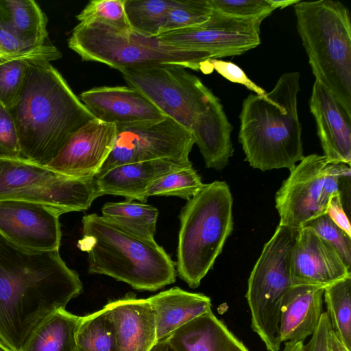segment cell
<instances>
[{"instance_id": "obj_1", "label": "cell", "mask_w": 351, "mask_h": 351, "mask_svg": "<svg viewBox=\"0 0 351 351\" xmlns=\"http://www.w3.org/2000/svg\"><path fill=\"white\" fill-rule=\"evenodd\" d=\"M82 291L59 250L21 247L0 235V340L19 351L33 328Z\"/></svg>"}, {"instance_id": "obj_2", "label": "cell", "mask_w": 351, "mask_h": 351, "mask_svg": "<svg viewBox=\"0 0 351 351\" xmlns=\"http://www.w3.org/2000/svg\"><path fill=\"white\" fill-rule=\"evenodd\" d=\"M121 73L129 86L193 134L207 168L227 166L234 152L232 126L219 99L196 75L176 65Z\"/></svg>"}, {"instance_id": "obj_3", "label": "cell", "mask_w": 351, "mask_h": 351, "mask_svg": "<svg viewBox=\"0 0 351 351\" xmlns=\"http://www.w3.org/2000/svg\"><path fill=\"white\" fill-rule=\"evenodd\" d=\"M25 82L10 109L21 158L47 165L69 138L94 117L49 61L27 60Z\"/></svg>"}, {"instance_id": "obj_4", "label": "cell", "mask_w": 351, "mask_h": 351, "mask_svg": "<svg viewBox=\"0 0 351 351\" xmlns=\"http://www.w3.org/2000/svg\"><path fill=\"white\" fill-rule=\"evenodd\" d=\"M300 73L287 72L265 97L250 94L239 115V141L245 160L262 171L291 170L303 158L298 112Z\"/></svg>"}, {"instance_id": "obj_5", "label": "cell", "mask_w": 351, "mask_h": 351, "mask_svg": "<svg viewBox=\"0 0 351 351\" xmlns=\"http://www.w3.org/2000/svg\"><path fill=\"white\" fill-rule=\"evenodd\" d=\"M77 247L88 254L90 274L110 276L141 291L176 281V263L154 239L138 236L103 216L82 217Z\"/></svg>"}, {"instance_id": "obj_6", "label": "cell", "mask_w": 351, "mask_h": 351, "mask_svg": "<svg viewBox=\"0 0 351 351\" xmlns=\"http://www.w3.org/2000/svg\"><path fill=\"white\" fill-rule=\"evenodd\" d=\"M297 30L315 80L351 117V21L348 8L335 0L293 5Z\"/></svg>"}, {"instance_id": "obj_7", "label": "cell", "mask_w": 351, "mask_h": 351, "mask_svg": "<svg viewBox=\"0 0 351 351\" xmlns=\"http://www.w3.org/2000/svg\"><path fill=\"white\" fill-rule=\"evenodd\" d=\"M232 204L228 184L215 181L204 184L181 210L176 266L193 289L213 267L232 233Z\"/></svg>"}, {"instance_id": "obj_8", "label": "cell", "mask_w": 351, "mask_h": 351, "mask_svg": "<svg viewBox=\"0 0 351 351\" xmlns=\"http://www.w3.org/2000/svg\"><path fill=\"white\" fill-rule=\"evenodd\" d=\"M68 45L83 60L103 63L121 72L167 65L197 71L202 63L215 59L209 52L178 48L157 37L97 22L80 23Z\"/></svg>"}, {"instance_id": "obj_9", "label": "cell", "mask_w": 351, "mask_h": 351, "mask_svg": "<svg viewBox=\"0 0 351 351\" xmlns=\"http://www.w3.org/2000/svg\"><path fill=\"white\" fill-rule=\"evenodd\" d=\"M97 197L95 176L70 177L23 158L0 157V199L40 204L61 215L86 210Z\"/></svg>"}, {"instance_id": "obj_10", "label": "cell", "mask_w": 351, "mask_h": 351, "mask_svg": "<svg viewBox=\"0 0 351 351\" xmlns=\"http://www.w3.org/2000/svg\"><path fill=\"white\" fill-rule=\"evenodd\" d=\"M350 166L310 154L290 170L275 197L280 226L300 230L326 214L330 197L350 182Z\"/></svg>"}, {"instance_id": "obj_11", "label": "cell", "mask_w": 351, "mask_h": 351, "mask_svg": "<svg viewBox=\"0 0 351 351\" xmlns=\"http://www.w3.org/2000/svg\"><path fill=\"white\" fill-rule=\"evenodd\" d=\"M114 145L95 176L125 164L158 159L189 162L193 134L167 117L152 123L117 125Z\"/></svg>"}, {"instance_id": "obj_12", "label": "cell", "mask_w": 351, "mask_h": 351, "mask_svg": "<svg viewBox=\"0 0 351 351\" xmlns=\"http://www.w3.org/2000/svg\"><path fill=\"white\" fill-rule=\"evenodd\" d=\"M263 19L234 16L213 9L205 23L165 32L157 38L178 48L209 52L215 59L239 56L260 45Z\"/></svg>"}, {"instance_id": "obj_13", "label": "cell", "mask_w": 351, "mask_h": 351, "mask_svg": "<svg viewBox=\"0 0 351 351\" xmlns=\"http://www.w3.org/2000/svg\"><path fill=\"white\" fill-rule=\"evenodd\" d=\"M60 216L52 208L40 204L0 199V235L27 250H59Z\"/></svg>"}, {"instance_id": "obj_14", "label": "cell", "mask_w": 351, "mask_h": 351, "mask_svg": "<svg viewBox=\"0 0 351 351\" xmlns=\"http://www.w3.org/2000/svg\"><path fill=\"white\" fill-rule=\"evenodd\" d=\"M116 132L114 124L92 119L69 138L46 166L70 177H94L112 149Z\"/></svg>"}, {"instance_id": "obj_15", "label": "cell", "mask_w": 351, "mask_h": 351, "mask_svg": "<svg viewBox=\"0 0 351 351\" xmlns=\"http://www.w3.org/2000/svg\"><path fill=\"white\" fill-rule=\"evenodd\" d=\"M293 286H326L351 274L336 250L311 228L299 230L291 254Z\"/></svg>"}, {"instance_id": "obj_16", "label": "cell", "mask_w": 351, "mask_h": 351, "mask_svg": "<svg viewBox=\"0 0 351 351\" xmlns=\"http://www.w3.org/2000/svg\"><path fill=\"white\" fill-rule=\"evenodd\" d=\"M80 99L95 119L114 125L152 123L167 116L131 86H99L82 92Z\"/></svg>"}, {"instance_id": "obj_17", "label": "cell", "mask_w": 351, "mask_h": 351, "mask_svg": "<svg viewBox=\"0 0 351 351\" xmlns=\"http://www.w3.org/2000/svg\"><path fill=\"white\" fill-rule=\"evenodd\" d=\"M324 156L332 163L351 162V117L331 92L315 80L309 101Z\"/></svg>"}, {"instance_id": "obj_18", "label": "cell", "mask_w": 351, "mask_h": 351, "mask_svg": "<svg viewBox=\"0 0 351 351\" xmlns=\"http://www.w3.org/2000/svg\"><path fill=\"white\" fill-rule=\"evenodd\" d=\"M192 166L172 159H158L125 164L115 167L95 177L98 197L111 195L124 197L127 200L147 199V191L158 178L172 171Z\"/></svg>"}, {"instance_id": "obj_19", "label": "cell", "mask_w": 351, "mask_h": 351, "mask_svg": "<svg viewBox=\"0 0 351 351\" xmlns=\"http://www.w3.org/2000/svg\"><path fill=\"white\" fill-rule=\"evenodd\" d=\"M114 325L117 351H150L157 342L154 314L148 299L131 293L105 305Z\"/></svg>"}, {"instance_id": "obj_20", "label": "cell", "mask_w": 351, "mask_h": 351, "mask_svg": "<svg viewBox=\"0 0 351 351\" xmlns=\"http://www.w3.org/2000/svg\"><path fill=\"white\" fill-rule=\"evenodd\" d=\"M324 288L293 286L287 293L281 309L280 341H302L311 336L322 314Z\"/></svg>"}, {"instance_id": "obj_21", "label": "cell", "mask_w": 351, "mask_h": 351, "mask_svg": "<svg viewBox=\"0 0 351 351\" xmlns=\"http://www.w3.org/2000/svg\"><path fill=\"white\" fill-rule=\"evenodd\" d=\"M166 339L176 351H250L211 309Z\"/></svg>"}, {"instance_id": "obj_22", "label": "cell", "mask_w": 351, "mask_h": 351, "mask_svg": "<svg viewBox=\"0 0 351 351\" xmlns=\"http://www.w3.org/2000/svg\"><path fill=\"white\" fill-rule=\"evenodd\" d=\"M147 299L154 314L157 341L211 309V300L207 295L177 287Z\"/></svg>"}, {"instance_id": "obj_23", "label": "cell", "mask_w": 351, "mask_h": 351, "mask_svg": "<svg viewBox=\"0 0 351 351\" xmlns=\"http://www.w3.org/2000/svg\"><path fill=\"white\" fill-rule=\"evenodd\" d=\"M81 320L65 308L58 309L33 328L19 351H76Z\"/></svg>"}, {"instance_id": "obj_24", "label": "cell", "mask_w": 351, "mask_h": 351, "mask_svg": "<svg viewBox=\"0 0 351 351\" xmlns=\"http://www.w3.org/2000/svg\"><path fill=\"white\" fill-rule=\"evenodd\" d=\"M0 22L12 35L32 47L51 43L47 17L33 0H0Z\"/></svg>"}, {"instance_id": "obj_25", "label": "cell", "mask_w": 351, "mask_h": 351, "mask_svg": "<svg viewBox=\"0 0 351 351\" xmlns=\"http://www.w3.org/2000/svg\"><path fill=\"white\" fill-rule=\"evenodd\" d=\"M104 217L144 238L154 239L158 216L155 207L130 200L107 202L102 208Z\"/></svg>"}, {"instance_id": "obj_26", "label": "cell", "mask_w": 351, "mask_h": 351, "mask_svg": "<svg viewBox=\"0 0 351 351\" xmlns=\"http://www.w3.org/2000/svg\"><path fill=\"white\" fill-rule=\"evenodd\" d=\"M323 299L332 331L351 351V274L324 287Z\"/></svg>"}, {"instance_id": "obj_27", "label": "cell", "mask_w": 351, "mask_h": 351, "mask_svg": "<svg viewBox=\"0 0 351 351\" xmlns=\"http://www.w3.org/2000/svg\"><path fill=\"white\" fill-rule=\"evenodd\" d=\"M76 351H117L114 325L106 306L82 317Z\"/></svg>"}, {"instance_id": "obj_28", "label": "cell", "mask_w": 351, "mask_h": 351, "mask_svg": "<svg viewBox=\"0 0 351 351\" xmlns=\"http://www.w3.org/2000/svg\"><path fill=\"white\" fill-rule=\"evenodd\" d=\"M174 0H125V11L132 30L149 37L159 36Z\"/></svg>"}, {"instance_id": "obj_29", "label": "cell", "mask_w": 351, "mask_h": 351, "mask_svg": "<svg viewBox=\"0 0 351 351\" xmlns=\"http://www.w3.org/2000/svg\"><path fill=\"white\" fill-rule=\"evenodd\" d=\"M204 185L199 174L190 166L172 171L156 180L148 187L147 197L175 196L189 200Z\"/></svg>"}, {"instance_id": "obj_30", "label": "cell", "mask_w": 351, "mask_h": 351, "mask_svg": "<svg viewBox=\"0 0 351 351\" xmlns=\"http://www.w3.org/2000/svg\"><path fill=\"white\" fill-rule=\"evenodd\" d=\"M213 10L209 0H174L161 34L199 25L209 19Z\"/></svg>"}, {"instance_id": "obj_31", "label": "cell", "mask_w": 351, "mask_h": 351, "mask_svg": "<svg viewBox=\"0 0 351 351\" xmlns=\"http://www.w3.org/2000/svg\"><path fill=\"white\" fill-rule=\"evenodd\" d=\"M125 0H92L76 16L80 23H101L123 31L132 30L125 11Z\"/></svg>"}, {"instance_id": "obj_32", "label": "cell", "mask_w": 351, "mask_h": 351, "mask_svg": "<svg viewBox=\"0 0 351 351\" xmlns=\"http://www.w3.org/2000/svg\"><path fill=\"white\" fill-rule=\"evenodd\" d=\"M213 9L243 18H264L276 9L293 5L298 0H209Z\"/></svg>"}, {"instance_id": "obj_33", "label": "cell", "mask_w": 351, "mask_h": 351, "mask_svg": "<svg viewBox=\"0 0 351 351\" xmlns=\"http://www.w3.org/2000/svg\"><path fill=\"white\" fill-rule=\"evenodd\" d=\"M29 59H13L0 64V102L9 110L17 102L27 73Z\"/></svg>"}, {"instance_id": "obj_34", "label": "cell", "mask_w": 351, "mask_h": 351, "mask_svg": "<svg viewBox=\"0 0 351 351\" xmlns=\"http://www.w3.org/2000/svg\"><path fill=\"white\" fill-rule=\"evenodd\" d=\"M0 54L12 58H40L49 62L62 57L61 52L51 43L37 48L23 43L6 29L1 22Z\"/></svg>"}, {"instance_id": "obj_35", "label": "cell", "mask_w": 351, "mask_h": 351, "mask_svg": "<svg viewBox=\"0 0 351 351\" xmlns=\"http://www.w3.org/2000/svg\"><path fill=\"white\" fill-rule=\"evenodd\" d=\"M305 226L312 228L317 234L330 244L350 269L351 237L339 228L326 214L310 221Z\"/></svg>"}, {"instance_id": "obj_36", "label": "cell", "mask_w": 351, "mask_h": 351, "mask_svg": "<svg viewBox=\"0 0 351 351\" xmlns=\"http://www.w3.org/2000/svg\"><path fill=\"white\" fill-rule=\"evenodd\" d=\"M213 69L229 81L243 84L257 95L265 97L267 94L263 88L250 80L239 66L231 62L208 59L201 64L200 70L205 73H211Z\"/></svg>"}, {"instance_id": "obj_37", "label": "cell", "mask_w": 351, "mask_h": 351, "mask_svg": "<svg viewBox=\"0 0 351 351\" xmlns=\"http://www.w3.org/2000/svg\"><path fill=\"white\" fill-rule=\"evenodd\" d=\"M0 157L21 158L17 130L8 108L0 102Z\"/></svg>"}, {"instance_id": "obj_38", "label": "cell", "mask_w": 351, "mask_h": 351, "mask_svg": "<svg viewBox=\"0 0 351 351\" xmlns=\"http://www.w3.org/2000/svg\"><path fill=\"white\" fill-rule=\"evenodd\" d=\"M332 328L328 315L323 312L316 330L306 345L305 351H330Z\"/></svg>"}, {"instance_id": "obj_39", "label": "cell", "mask_w": 351, "mask_h": 351, "mask_svg": "<svg viewBox=\"0 0 351 351\" xmlns=\"http://www.w3.org/2000/svg\"><path fill=\"white\" fill-rule=\"evenodd\" d=\"M326 214L339 228L351 237L350 221L344 211L340 193H335L330 197Z\"/></svg>"}, {"instance_id": "obj_40", "label": "cell", "mask_w": 351, "mask_h": 351, "mask_svg": "<svg viewBox=\"0 0 351 351\" xmlns=\"http://www.w3.org/2000/svg\"><path fill=\"white\" fill-rule=\"evenodd\" d=\"M330 351H349L332 331L330 339Z\"/></svg>"}, {"instance_id": "obj_41", "label": "cell", "mask_w": 351, "mask_h": 351, "mask_svg": "<svg viewBox=\"0 0 351 351\" xmlns=\"http://www.w3.org/2000/svg\"><path fill=\"white\" fill-rule=\"evenodd\" d=\"M150 351H176L167 339L157 341Z\"/></svg>"}, {"instance_id": "obj_42", "label": "cell", "mask_w": 351, "mask_h": 351, "mask_svg": "<svg viewBox=\"0 0 351 351\" xmlns=\"http://www.w3.org/2000/svg\"><path fill=\"white\" fill-rule=\"evenodd\" d=\"M283 351H305L304 342L287 341Z\"/></svg>"}, {"instance_id": "obj_43", "label": "cell", "mask_w": 351, "mask_h": 351, "mask_svg": "<svg viewBox=\"0 0 351 351\" xmlns=\"http://www.w3.org/2000/svg\"><path fill=\"white\" fill-rule=\"evenodd\" d=\"M13 59H18V58H9V57H7V56L0 54V64H3L5 62H7L8 60H13Z\"/></svg>"}, {"instance_id": "obj_44", "label": "cell", "mask_w": 351, "mask_h": 351, "mask_svg": "<svg viewBox=\"0 0 351 351\" xmlns=\"http://www.w3.org/2000/svg\"><path fill=\"white\" fill-rule=\"evenodd\" d=\"M0 351H12L0 340Z\"/></svg>"}]
</instances>
